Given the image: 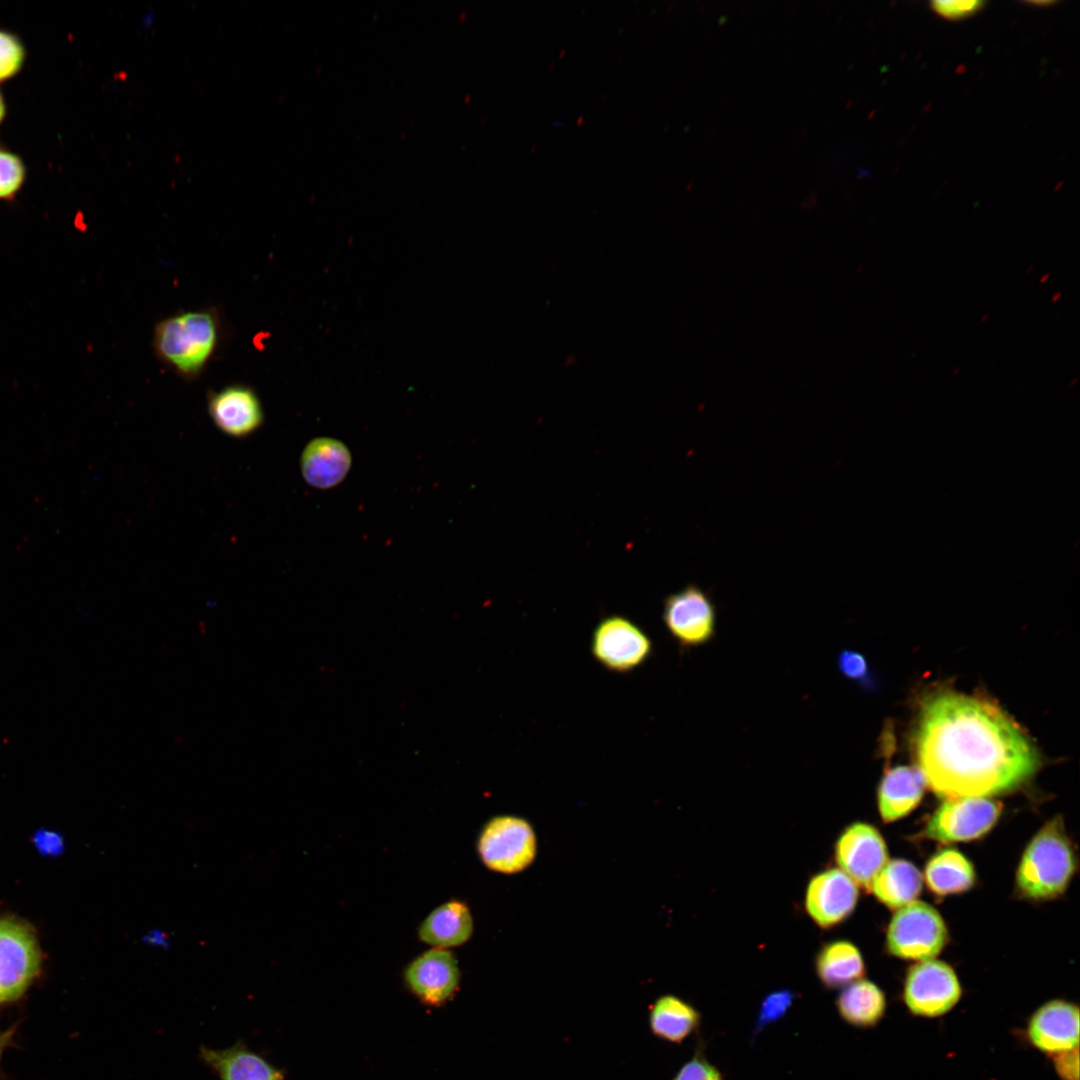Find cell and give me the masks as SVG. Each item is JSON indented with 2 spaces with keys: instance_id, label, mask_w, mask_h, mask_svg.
<instances>
[{
  "instance_id": "1",
  "label": "cell",
  "mask_w": 1080,
  "mask_h": 1080,
  "mask_svg": "<svg viewBox=\"0 0 1080 1080\" xmlns=\"http://www.w3.org/2000/svg\"><path fill=\"white\" fill-rule=\"evenodd\" d=\"M926 786L950 799L1010 792L1039 767L1028 736L996 705L952 691L922 703L915 738Z\"/></svg>"
},
{
  "instance_id": "2",
  "label": "cell",
  "mask_w": 1080,
  "mask_h": 1080,
  "mask_svg": "<svg viewBox=\"0 0 1080 1080\" xmlns=\"http://www.w3.org/2000/svg\"><path fill=\"white\" fill-rule=\"evenodd\" d=\"M221 337L216 308L179 311L155 325L152 346L159 361L177 376L194 380L214 357Z\"/></svg>"
},
{
  "instance_id": "3",
  "label": "cell",
  "mask_w": 1080,
  "mask_h": 1080,
  "mask_svg": "<svg viewBox=\"0 0 1080 1080\" xmlns=\"http://www.w3.org/2000/svg\"><path fill=\"white\" fill-rule=\"evenodd\" d=\"M1076 869L1072 842L1063 821L1047 822L1027 845L1016 872L1018 893L1031 900H1050L1068 887Z\"/></svg>"
},
{
  "instance_id": "4",
  "label": "cell",
  "mask_w": 1080,
  "mask_h": 1080,
  "mask_svg": "<svg viewBox=\"0 0 1080 1080\" xmlns=\"http://www.w3.org/2000/svg\"><path fill=\"white\" fill-rule=\"evenodd\" d=\"M948 941L945 922L938 911L922 901H913L893 915L886 934L890 954L900 959H933Z\"/></svg>"
},
{
  "instance_id": "5",
  "label": "cell",
  "mask_w": 1080,
  "mask_h": 1080,
  "mask_svg": "<svg viewBox=\"0 0 1080 1080\" xmlns=\"http://www.w3.org/2000/svg\"><path fill=\"white\" fill-rule=\"evenodd\" d=\"M1002 804L988 797L946 799L926 822L923 837L941 843L981 838L997 823Z\"/></svg>"
},
{
  "instance_id": "6",
  "label": "cell",
  "mask_w": 1080,
  "mask_h": 1080,
  "mask_svg": "<svg viewBox=\"0 0 1080 1080\" xmlns=\"http://www.w3.org/2000/svg\"><path fill=\"white\" fill-rule=\"evenodd\" d=\"M962 996L954 969L939 960H924L910 967L903 986V1001L917 1017L937 1018L951 1011Z\"/></svg>"
},
{
  "instance_id": "7",
  "label": "cell",
  "mask_w": 1080,
  "mask_h": 1080,
  "mask_svg": "<svg viewBox=\"0 0 1080 1080\" xmlns=\"http://www.w3.org/2000/svg\"><path fill=\"white\" fill-rule=\"evenodd\" d=\"M482 862L491 870L512 874L529 866L536 855L531 825L515 816H497L482 829L477 844Z\"/></svg>"
},
{
  "instance_id": "8",
  "label": "cell",
  "mask_w": 1080,
  "mask_h": 1080,
  "mask_svg": "<svg viewBox=\"0 0 1080 1080\" xmlns=\"http://www.w3.org/2000/svg\"><path fill=\"white\" fill-rule=\"evenodd\" d=\"M39 946L32 930L13 919H0V1005L20 998L38 976Z\"/></svg>"
},
{
  "instance_id": "9",
  "label": "cell",
  "mask_w": 1080,
  "mask_h": 1080,
  "mask_svg": "<svg viewBox=\"0 0 1080 1080\" xmlns=\"http://www.w3.org/2000/svg\"><path fill=\"white\" fill-rule=\"evenodd\" d=\"M662 619L669 634L684 649L706 645L716 635V606L696 584L666 597Z\"/></svg>"
},
{
  "instance_id": "10",
  "label": "cell",
  "mask_w": 1080,
  "mask_h": 1080,
  "mask_svg": "<svg viewBox=\"0 0 1080 1080\" xmlns=\"http://www.w3.org/2000/svg\"><path fill=\"white\" fill-rule=\"evenodd\" d=\"M652 652L650 637L626 617L608 616L593 631L591 653L611 672H631L643 665Z\"/></svg>"
},
{
  "instance_id": "11",
  "label": "cell",
  "mask_w": 1080,
  "mask_h": 1080,
  "mask_svg": "<svg viewBox=\"0 0 1080 1080\" xmlns=\"http://www.w3.org/2000/svg\"><path fill=\"white\" fill-rule=\"evenodd\" d=\"M834 856L838 868L867 892L888 861L882 835L864 822H855L843 830L835 843Z\"/></svg>"
},
{
  "instance_id": "12",
  "label": "cell",
  "mask_w": 1080,
  "mask_h": 1080,
  "mask_svg": "<svg viewBox=\"0 0 1080 1080\" xmlns=\"http://www.w3.org/2000/svg\"><path fill=\"white\" fill-rule=\"evenodd\" d=\"M404 980L423 1003L440 1006L458 990L460 970L457 959L449 949L432 947L408 964Z\"/></svg>"
},
{
  "instance_id": "13",
  "label": "cell",
  "mask_w": 1080,
  "mask_h": 1080,
  "mask_svg": "<svg viewBox=\"0 0 1080 1080\" xmlns=\"http://www.w3.org/2000/svg\"><path fill=\"white\" fill-rule=\"evenodd\" d=\"M858 895V886L839 868H831L810 879L805 909L819 927L830 928L854 911Z\"/></svg>"
},
{
  "instance_id": "14",
  "label": "cell",
  "mask_w": 1080,
  "mask_h": 1080,
  "mask_svg": "<svg viewBox=\"0 0 1080 1080\" xmlns=\"http://www.w3.org/2000/svg\"><path fill=\"white\" fill-rule=\"evenodd\" d=\"M1026 1036L1034 1048L1051 1057L1078 1048V1006L1062 999L1044 1003L1030 1016Z\"/></svg>"
},
{
  "instance_id": "15",
  "label": "cell",
  "mask_w": 1080,
  "mask_h": 1080,
  "mask_svg": "<svg viewBox=\"0 0 1080 1080\" xmlns=\"http://www.w3.org/2000/svg\"><path fill=\"white\" fill-rule=\"evenodd\" d=\"M208 413L216 427L234 438H246L264 422L262 403L256 391L246 384H230L211 391Z\"/></svg>"
},
{
  "instance_id": "16",
  "label": "cell",
  "mask_w": 1080,
  "mask_h": 1080,
  "mask_svg": "<svg viewBox=\"0 0 1080 1080\" xmlns=\"http://www.w3.org/2000/svg\"><path fill=\"white\" fill-rule=\"evenodd\" d=\"M201 1060L219 1080H284L282 1072L242 1041L225 1049L201 1046Z\"/></svg>"
},
{
  "instance_id": "17",
  "label": "cell",
  "mask_w": 1080,
  "mask_h": 1080,
  "mask_svg": "<svg viewBox=\"0 0 1080 1080\" xmlns=\"http://www.w3.org/2000/svg\"><path fill=\"white\" fill-rule=\"evenodd\" d=\"M926 782L920 770L910 766L888 768L878 787L877 802L885 823L909 814L921 801Z\"/></svg>"
},
{
  "instance_id": "18",
  "label": "cell",
  "mask_w": 1080,
  "mask_h": 1080,
  "mask_svg": "<svg viewBox=\"0 0 1080 1080\" xmlns=\"http://www.w3.org/2000/svg\"><path fill=\"white\" fill-rule=\"evenodd\" d=\"M300 465L307 483L327 489L345 478L351 467V454L339 440L316 438L303 450Z\"/></svg>"
},
{
  "instance_id": "19",
  "label": "cell",
  "mask_w": 1080,
  "mask_h": 1080,
  "mask_svg": "<svg viewBox=\"0 0 1080 1080\" xmlns=\"http://www.w3.org/2000/svg\"><path fill=\"white\" fill-rule=\"evenodd\" d=\"M473 933V918L468 906L459 900L447 901L421 922L419 939L433 948L449 949L466 943Z\"/></svg>"
},
{
  "instance_id": "20",
  "label": "cell",
  "mask_w": 1080,
  "mask_h": 1080,
  "mask_svg": "<svg viewBox=\"0 0 1080 1080\" xmlns=\"http://www.w3.org/2000/svg\"><path fill=\"white\" fill-rule=\"evenodd\" d=\"M840 1017L858 1028H870L883 1018L887 1002L884 992L872 981L858 979L844 986L836 1000Z\"/></svg>"
},
{
  "instance_id": "21",
  "label": "cell",
  "mask_w": 1080,
  "mask_h": 1080,
  "mask_svg": "<svg viewBox=\"0 0 1080 1080\" xmlns=\"http://www.w3.org/2000/svg\"><path fill=\"white\" fill-rule=\"evenodd\" d=\"M922 875L914 864L903 859L887 861L874 879L870 892L890 909L897 910L916 900L922 890Z\"/></svg>"
},
{
  "instance_id": "22",
  "label": "cell",
  "mask_w": 1080,
  "mask_h": 1080,
  "mask_svg": "<svg viewBox=\"0 0 1080 1080\" xmlns=\"http://www.w3.org/2000/svg\"><path fill=\"white\" fill-rule=\"evenodd\" d=\"M924 880L937 896L968 891L975 883L972 863L959 851L945 849L933 855L924 869Z\"/></svg>"
},
{
  "instance_id": "23",
  "label": "cell",
  "mask_w": 1080,
  "mask_h": 1080,
  "mask_svg": "<svg viewBox=\"0 0 1080 1080\" xmlns=\"http://www.w3.org/2000/svg\"><path fill=\"white\" fill-rule=\"evenodd\" d=\"M815 968L821 983L830 989L844 987L865 974L859 949L846 940L825 944L816 956Z\"/></svg>"
},
{
  "instance_id": "24",
  "label": "cell",
  "mask_w": 1080,
  "mask_h": 1080,
  "mask_svg": "<svg viewBox=\"0 0 1080 1080\" xmlns=\"http://www.w3.org/2000/svg\"><path fill=\"white\" fill-rule=\"evenodd\" d=\"M700 1018L699 1012L689 1003L674 995H664L652 1006L649 1024L657 1037L680 1043L696 1030Z\"/></svg>"
},
{
  "instance_id": "25",
  "label": "cell",
  "mask_w": 1080,
  "mask_h": 1080,
  "mask_svg": "<svg viewBox=\"0 0 1080 1080\" xmlns=\"http://www.w3.org/2000/svg\"><path fill=\"white\" fill-rule=\"evenodd\" d=\"M795 999V992L788 989L768 993L760 1004L753 1030L754 1034H758L766 1026L782 1019L792 1007Z\"/></svg>"
},
{
  "instance_id": "26",
  "label": "cell",
  "mask_w": 1080,
  "mask_h": 1080,
  "mask_svg": "<svg viewBox=\"0 0 1080 1080\" xmlns=\"http://www.w3.org/2000/svg\"><path fill=\"white\" fill-rule=\"evenodd\" d=\"M25 179V167L15 154L0 149V200L12 199Z\"/></svg>"
},
{
  "instance_id": "27",
  "label": "cell",
  "mask_w": 1080,
  "mask_h": 1080,
  "mask_svg": "<svg viewBox=\"0 0 1080 1080\" xmlns=\"http://www.w3.org/2000/svg\"><path fill=\"white\" fill-rule=\"evenodd\" d=\"M25 49L12 33L0 30V82L16 75L23 66Z\"/></svg>"
},
{
  "instance_id": "28",
  "label": "cell",
  "mask_w": 1080,
  "mask_h": 1080,
  "mask_svg": "<svg viewBox=\"0 0 1080 1080\" xmlns=\"http://www.w3.org/2000/svg\"><path fill=\"white\" fill-rule=\"evenodd\" d=\"M837 667L840 673L848 680L858 682L864 686L870 682L869 666L866 658L857 651L841 650L837 656Z\"/></svg>"
},
{
  "instance_id": "29",
  "label": "cell",
  "mask_w": 1080,
  "mask_h": 1080,
  "mask_svg": "<svg viewBox=\"0 0 1080 1080\" xmlns=\"http://www.w3.org/2000/svg\"><path fill=\"white\" fill-rule=\"evenodd\" d=\"M985 1H938L930 2V8L938 16L949 20L959 21L976 15L985 8Z\"/></svg>"
},
{
  "instance_id": "30",
  "label": "cell",
  "mask_w": 1080,
  "mask_h": 1080,
  "mask_svg": "<svg viewBox=\"0 0 1080 1080\" xmlns=\"http://www.w3.org/2000/svg\"><path fill=\"white\" fill-rule=\"evenodd\" d=\"M673 1080H723V1078L720 1071L705 1057L695 1055L681 1067Z\"/></svg>"
},
{
  "instance_id": "31",
  "label": "cell",
  "mask_w": 1080,
  "mask_h": 1080,
  "mask_svg": "<svg viewBox=\"0 0 1080 1080\" xmlns=\"http://www.w3.org/2000/svg\"><path fill=\"white\" fill-rule=\"evenodd\" d=\"M1055 1072L1061 1080H1079L1078 1048L1052 1057Z\"/></svg>"
},
{
  "instance_id": "32",
  "label": "cell",
  "mask_w": 1080,
  "mask_h": 1080,
  "mask_svg": "<svg viewBox=\"0 0 1080 1080\" xmlns=\"http://www.w3.org/2000/svg\"><path fill=\"white\" fill-rule=\"evenodd\" d=\"M141 941L148 947L161 950L168 949L171 944L170 936L161 928L147 930L141 936Z\"/></svg>"
},
{
  "instance_id": "33",
  "label": "cell",
  "mask_w": 1080,
  "mask_h": 1080,
  "mask_svg": "<svg viewBox=\"0 0 1080 1080\" xmlns=\"http://www.w3.org/2000/svg\"><path fill=\"white\" fill-rule=\"evenodd\" d=\"M11 1037H12V1032H10V1031L0 1033V1058H1V1055H2V1053L4 1051V1049L7 1047V1045L11 1041Z\"/></svg>"
},
{
  "instance_id": "34",
  "label": "cell",
  "mask_w": 1080,
  "mask_h": 1080,
  "mask_svg": "<svg viewBox=\"0 0 1080 1080\" xmlns=\"http://www.w3.org/2000/svg\"><path fill=\"white\" fill-rule=\"evenodd\" d=\"M1026 3H1027V4H1030V5H1035V6H1041V7H1042V6H1051V5H1055V4L1057 3V2H1055V1H1050V0H1048V1H1043V0H1042V1H1026Z\"/></svg>"
},
{
  "instance_id": "35",
  "label": "cell",
  "mask_w": 1080,
  "mask_h": 1080,
  "mask_svg": "<svg viewBox=\"0 0 1080 1080\" xmlns=\"http://www.w3.org/2000/svg\"><path fill=\"white\" fill-rule=\"evenodd\" d=\"M4 116H5V103H4L3 97H2V95L0 93V123L3 120Z\"/></svg>"
},
{
  "instance_id": "36",
  "label": "cell",
  "mask_w": 1080,
  "mask_h": 1080,
  "mask_svg": "<svg viewBox=\"0 0 1080 1080\" xmlns=\"http://www.w3.org/2000/svg\"><path fill=\"white\" fill-rule=\"evenodd\" d=\"M1060 297H1061V293H1060V292H1057V293H1055V294L1053 295V297H1052V301H1053V302H1055V301H1058Z\"/></svg>"
},
{
  "instance_id": "37",
  "label": "cell",
  "mask_w": 1080,
  "mask_h": 1080,
  "mask_svg": "<svg viewBox=\"0 0 1080 1080\" xmlns=\"http://www.w3.org/2000/svg\"><path fill=\"white\" fill-rule=\"evenodd\" d=\"M1048 278H1049V274H1045V275H1044V276H1043V277L1041 278V280H1040V283H1044V282H1045V281H1046V280H1047Z\"/></svg>"
},
{
  "instance_id": "38",
  "label": "cell",
  "mask_w": 1080,
  "mask_h": 1080,
  "mask_svg": "<svg viewBox=\"0 0 1080 1080\" xmlns=\"http://www.w3.org/2000/svg\"><path fill=\"white\" fill-rule=\"evenodd\" d=\"M988 316H989L988 314H985V315H984V316H983V317L981 318V322H985V321H986V319L988 318Z\"/></svg>"
},
{
  "instance_id": "39",
  "label": "cell",
  "mask_w": 1080,
  "mask_h": 1080,
  "mask_svg": "<svg viewBox=\"0 0 1080 1080\" xmlns=\"http://www.w3.org/2000/svg\"><path fill=\"white\" fill-rule=\"evenodd\" d=\"M1031 270H1033V266H1031V267H1030V268H1029V269L1027 270V273H1030V271H1031Z\"/></svg>"
}]
</instances>
